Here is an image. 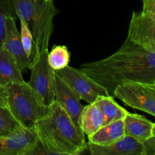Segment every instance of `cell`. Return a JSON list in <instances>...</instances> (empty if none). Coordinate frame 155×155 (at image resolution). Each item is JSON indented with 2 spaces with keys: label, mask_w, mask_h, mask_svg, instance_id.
<instances>
[{
  "label": "cell",
  "mask_w": 155,
  "mask_h": 155,
  "mask_svg": "<svg viewBox=\"0 0 155 155\" xmlns=\"http://www.w3.org/2000/svg\"><path fill=\"white\" fill-rule=\"evenodd\" d=\"M142 12L155 19V0H142Z\"/></svg>",
  "instance_id": "cell-22"
},
{
  "label": "cell",
  "mask_w": 155,
  "mask_h": 155,
  "mask_svg": "<svg viewBox=\"0 0 155 155\" xmlns=\"http://www.w3.org/2000/svg\"><path fill=\"white\" fill-rule=\"evenodd\" d=\"M145 85L147 86V87L151 89V90H153L155 92V80L152 83H149V84H145Z\"/></svg>",
  "instance_id": "cell-25"
},
{
  "label": "cell",
  "mask_w": 155,
  "mask_h": 155,
  "mask_svg": "<svg viewBox=\"0 0 155 155\" xmlns=\"http://www.w3.org/2000/svg\"><path fill=\"white\" fill-rule=\"evenodd\" d=\"M18 18L12 0H0V48L3 47L5 33V18Z\"/></svg>",
  "instance_id": "cell-20"
},
{
  "label": "cell",
  "mask_w": 155,
  "mask_h": 155,
  "mask_svg": "<svg viewBox=\"0 0 155 155\" xmlns=\"http://www.w3.org/2000/svg\"><path fill=\"white\" fill-rule=\"evenodd\" d=\"M70 59L71 53L65 45H54L51 51H48V64L54 71L68 66Z\"/></svg>",
  "instance_id": "cell-19"
},
{
  "label": "cell",
  "mask_w": 155,
  "mask_h": 155,
  "mask_svg": "<svg viewBox=\"0 0 155 155\" xmlns=\"http://www.w3.org/2000/svg\"><path fill=\"white\" fill-rule=\"evenodd\" d=\"M39 143L33 128L0 137V155H30Z\"/></svg>",
  "instance_id": "cell-9"
},
{
  "label": "cell",
  "mask_w": 155,
  "mask_h": 155,
  "mask_svg": "<svg viewBox=\"0 0 155 155\" xmlns=\"http://www.w3.org/2000/svg\"><path fill=\"white\" fill-rule=\"evenodd\" d=\"M104 124V117L95 101L84 106L80 115V129L84 134H93Z\"/></svg>",
  "instance_id": "cell-16"
},
{
  "label": "cell",
  "mask_w": 155,
  "mask_h": 155,
  "mask_svg": "<svg viewBox=\"0 0 155 155\" xmlns=\"http://www.w3.org/2000/svg\"><path fill=\"white\" fill-rule=\"evenodd\" d=\"M80 70L113 96L123 83L149 84L155 80V52L127 38L114 54L97 61L82 64Z\"/></svg>",
  "instance_id": "cell-1"
},
{
  "label": "cell",
  "mask_w": 155,
  "mask_h": 155,
  "mask_svg": "<svg viewBox=\"0 0 155 155\" xmlns=\"http://www.w3.org/2000/svg\"><path fill=\"white\" fill-rule=\"evenodd\" d=\"M145 155H155V138L151 137L143 142Z\"/></svg>",
  "instance_id": "cell-23"
},
{
  "label": "cell",
  "mask_w": 155,
  "mask_h": 155,
  "mask_svg": "<svg viewBox=\"0 0 155 155\" xmlns=\"http://www.w3.org/2000/svg\"><path fill=\"white\" fill-rule=\"evenodd\" d=\"M152 137L155 138V124H154L152 127Z\"/></svg>",
  "instance_id": "cell-26"
},
{
  "label": "cell",
  "mask_w": 155,
  "mask_h": 155,
  "mask_svg": "<svg viewBox=\"0 0 155 155\" xmlns=\"http://www.w3.org/2000/svg\"><path fill=\"white\" fill-rule=\"evenodd\" d=\"M55 74L74 91L80 100L87 103H93L99 96L109 95L103 86L82 72L68 65L54 71Z\"/></svg>",
  "instance_id": "cell-6"
},
{
  "label": "cell",
  "mask_w": 155,
  "mask_h": 155,
  "mask_svg": "<svg viewBox=\"0 0 155 155\" xmlns=\"http://www.w3.org/2000/svg\"><path fill=\"white\" fill-rule=\"evenodd\" d=\"M104 117V125L124 119L128 114L126 109L116 102L113 96H99L95 101Z\"/></svg>",
  "instance_id": "cell-17"
},
{
  "label": "cell",
  "mask_w": 155,
  "mask_h": 155,
  "mask_svg": "<svg viewBox=\"0 0 155 155\" xmlns=\"http://www.w3.org/2000/svg\"><path fill=\"white\" fill-rule=\"evenodd\" d=\"M127 38L146 49L155 52V19L142 12H134Z\"/></svg>",
  "instance_id": "cell-8"
},
{
  "label": "cell",
  "mask_w": 155,
  "mask_h": 155,
  "mask_svg": "<svg viewBox=\"0 0 155 155\" xmlns=\"http://www.w3.org/2000/svg\"><path fill=\"white\" fill-rule=\"evenodd\" d=\"M18 18L27 23L33 39V58L48 49L54 30L53 20L58 13L54 0H12Z\"/></svg>",
  "instance_id": "cell-3"
},
{
  "label": "cell",
  "mask_w": 155,
  "mask_h": 155,
  "mask_svg": "<svg viewBox=\"0 0 155 155\" xmlns=\"http://www.w3.org/2000/svg\"><path fill=\"white\" fill-rule=\"evenodd\" d=\"M21 22V42H22L23 47L25 51L26 54L29 58L32 60L33 59V39L32 33L27 26V23L23 18H19Z\"/></svg>",
  "instance_id": "cell-21"
},
{
  "label": "cell",
  "mask_w": 155,
  "mask_h": 155,
  "mask_svg": "<svg viewBox=\"0 0 155 155\" xmlns=\"http://www.w3.org/2000/svg\"><path fill=\"white\" fill-rule=\"evenodd\" d=\"M25 83L22 72L12 54L5 49L0 48V84Z\"/></svg>",
  "instance_id": "cell-14"
},
{
  "label": "cell",
  "mask_w": 155,
  "mask_h": 155,
  "mask_svg": "<svg viewBox=\"0 0 155 155\" xmlns=\"http://www.w3.org/2000/svg\"><path fill=\"white\" fill-rule=\"evenodd\" d=\"M87 149L92 155H145L143 142L127 135L107 145L89 142Z\"/></svg>",
  "instance_id": "cell-11"
},
{
  "label": "cell",
  "mask_w": 155,
  "mask_h": 155,
  "mask_svg": "<svg viewBox=\"0 0 155 155\" xmlns=\"http://www.w3.org/2000/svg\"><path fill=\"white\" fill-rule=\"evenodd\" d=\"M125 135L132 136L141 142H145L152 137L154 123L142 115L128 112L124 118Z\"/></svg>",
  "instance_id": "cell-13"
},
{
  "label": "cell",
  "mask_w": 155,
  "mask_h": 155,
  "mask_svg": "<svg viewBox=\"0 0 155 155\" xmlns=\"http://www.w3.org/2000/svg\"><path fill=\"white\" fill-rule=\"evenodd\" d=\"M8 93L6 86L0 84V107L8 108Z\"/></svg>",
  "instance_id": "cell-24"
},
{
  "label": "cell",
  "mask_w": 155,
  "mask_h": 155,
  "mask_svg": "<svg viewBox=\"0 0 155 155\" xmlns=\"http://www.w3.org/2000/svg\"><path fill=\"white\" fill-rule=\"evenodd\" d=\"M15 19L16 18L11 16L5 18V33L3 48L12 54L21 72L24 73L30 68L32 60L27 57L24 51Z\"/></svg>",
  "instance_id": "cell-12"
},
{
  "label": "cell",
  "mask_w": 155,
  "mask_h": 155,
  "mask_svg": "<svg viewBox=\"0 0 155 155\" xmlns=\"http://www.w3.org/2000/svg\"><path fill=\"white\" fill-rule=\"evenodd\" d=\"M113 97L129 107L155 117V92L145 84L133 82L123 83L116 88Z\"/></svg>",
  "instance_id": "cell-7"
},
{
  "label": "cell",
  "mask_w": 155,
  "mask_h": 155,
  "mask_svg": "<svg viewBox=\"0 0 155 155\" xmlns=\"http://www.w3.org/2000/svg\"><path fill=\"white\" fill-rule=\"evenodd\" d=\"M33 128L48 154L78 155L87 149L84 133L55 101L49 106L48 114Z\"/></svg>",
  "instance_id": "cell-2"
},
{
  "label": "cell",
  "mask_w": 155,
  "mask_h": 155,
  "mask_svg": "<svg viewBox=\"0 0 155 155\" xmlns=\"http://www.w3.org/2000/svg\"><path fill=\"white\" fill-rule=\"evenodd\" d=\"M125 136L124 119L102 126L93 134L88 136L89 142L98 145H107Z\"/></svg>",
  "instance_id": "cell-15"
},
{
  "label": "cell",
  "mask_w": 155,
  "mask_h": 155,
  "mask_svg": "<svg viewBox=\"0 0 155 155\" xmlns=\"http://www.w3.org/2000/svg\"><path fill=\"white\" fill-rule=\"evenodd\" d=\"M54 90V101L69 115L74 124L80 128V115L84 107L80 102L81 100L56 74Z\"/></svg>",
  "instance_id": "cell-10"
},
{
  "label": "cell",
  "mask_w": 155,
  "mask_h": 155,
  "mask_svg": "<svg viewBox=\"0 0 155 155\" xmlns=\"http://www.w3.org/2000/svg\"><path fill=\"white\" fill-rule=\"evenodd\" d=\"M8 93V109L24 128H33L36 121L46 116L49 106L39 102L27 83H9L6 85Z\"/></svg>",
  "instance_id": "cell-4"
},
{
  "label": "cell",
  "mask_w": 155,
  "mask_h": 155,
  "mask_svg": "<svg viewBox=\"0 0 155 155\" xmlns=\"http://www.w3.org/2000/svg\"><path fill=\"white\" fill-rule=\"evenodd\" d=\"M48 49L41 51L32 59L29 69L31 71L27 83L34 92L39 102L44 106L51 105L54 101L55 73L48 61Z\"/></svg>",
  "instance_id": "cell-5"
},
{
  "label": "cell",
  "mask_w": 155,
  "mask_h": 155,
  "mask_svg": "<svg viewBox=\"0 0 155 155\" xmlns=\"http://www.w3.org/2000/svg\"><path fill=\"white\" fill-rule=\"evenodd\" d=\"M24 129L8 107H0V137L18 133Z\"/></svg>",
  "instance_id": "cell-18"
}]
</instances>
